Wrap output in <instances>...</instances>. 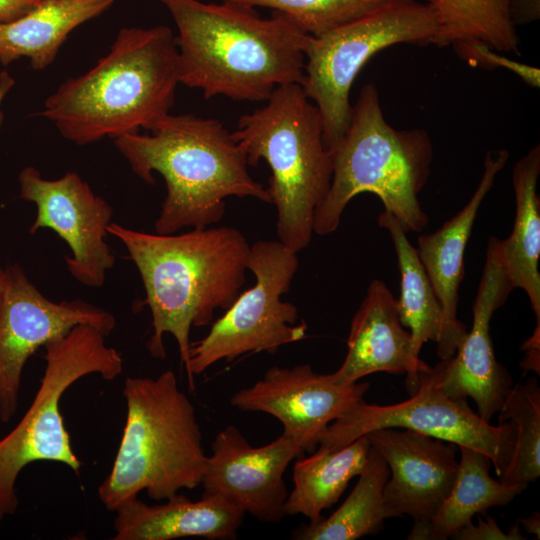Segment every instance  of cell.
<instances>
[{"label":"cell","instance_id":"5","mask_svg":"<svg viewBox=\"0 0 540 540\" xmlns=\"http://www.w3.org/2000/svg\"><path fill=\"white\" fill-rule=\"evenodd\" d=\"M123 396L127 414L121 441L97 490L106 509L115 512L141 491L161 501L200 486L207 455L195 407L175 373L127 377Z\"/></svg>","mask_w":540,"mask_h":540},{"label":"cell","instance_id":"34","mask_svg":"<svg viewBox=\"0 0 540 540\" xmlns=\"http://www.w3.org/2000/svg\"><path fill=\"white\" fill-rule=\"evenodd\" d=\"M539 339L540 325H536L533 335L524 343L527 356L521 363L525 371H534L539 375Z\"/></svg>","mask_w":540,"mask_h":540},{"label":"cell","instance_id":"13","mask_svg":"<svg viewBox=\"0 0 540 540\" xmlns=\"http://www.w3.org/2000/svg\"><path fill=\"white\" fill-rule=\"evenodd\" d=\"M20 197L36 205L29 232L49 228L71 249L65 257L68 272L81 284L99 288L116 258L105 241L113 209L76 172L46 179L33 166L18 175Z\"/></svg>","mask_w":540,"mask_h":540},{"label":"cell","instance_id":"10","mask_svg":"<svg viewBox=\"0 0 540 540\" xmlns=\"http://www.w3.org/2000/svg\"><path fill=\"white\" fill-rule=\"evenodd\" d=\"M298 266L297 253L278 240L250 245L246 267L255 283L211 323L205 337L191 343L185 369L192 389L193 376L220 360L230 362L247 353H275L281 346L306 337L307 323L296 325L297 307L281 299L289 291Z\"/></svg>","mask_w":540,"mask_h":540},{"label":"cell","instance_id":"6","mask_svg":"<svg viewBox=\"0 0 540 540\" xmlns=\"http://www.w3.org/2000/svg\"><path fill=\"white\" fill-rule=\"evenodd\" d=\"M332 152L328 194L314 219V233L339 227L348 203L358 194H375L405 232L428 224L418 196L430 174L432 141L423 129L397 130L385 119L375 84H365L352 106L348 127Z\"/></svg>","mask_w":540,"mask_h":540},{"label":"cell","instance_id":"36","mask_svg":"<svg viewBox=\"0 0 540 540\" xmlns=\"http://www.w3.org/2000/svg\"><path fill=\"white\" fill-rule=\"evenodd\" d=\"M13 85L14 79L12 76L7 71H2L0 73V127L3 121V113L1 109L2 102Z\"/></svg>","mask_w":540,"mask_h":540},{"label":"cell","instance_id":"17","mask_svg":"<svg viewBox=\"0 0 540 540\" xmlns=\"http://www.w3.org/2000/svg\"><path fill=\"white\" fill-rule=\"evenodd\" d=\"M386 461L391 477L383 488L390 517L409 515L428 521L448 495L456 477L458 446L404 428H381L365 435Z\"/></svg>","mask_w":540,"mask_h":540},{"label":"cell","instance_id":"19","mask_svg":"<svg viewBox=\"0 0 540 540\" xmlns=\"http://www.w3.org/2000/svg\"><path fill=\"white\" fill-rule=\"evenodd\" d=\"M508 158L506 149L487 151L483 175L468 203L438 230L418 239V256L442 308L441 331L436 341L440 360L451 358L467 333L466 326L457 318L465 249L482 201Z\"/></svg>","mask_w":540,"mask_h":540},{"label":"cell","instance_id":"32","mask_svg":"<svg viewBox=\"0 0 540 540\" xmlns=\"http://www.w3.org/2000/svg\"><path fill=\"white\" fill-rule=\"evenodd\" d=\"M509 10L515 26L531 23L540 17V0H510Z\"/></svg>","mask_w":540,"mask_h":540},{"label":"cell","instance_id":"20","mask_svg":"<svg viewBox=\"0 0 540 540\" xmlns=\"http://www.w3.org/2000/svg\"><path fill=\"white\" fill-rule=\"evenodd\" d=\"M115 513V540H230L237 537L245 516L239 507L224 499L202 496L192 501L179 493L154 505L136 497Z\"/></svg>","mask_w":540,"mask_h":540},{"label":"cell","instance_id":"12","mask_svg":"<svg viewBox=\"0 0 540 540\" xmlns=\"http://www.w3.org/2000/svg\"><path fill=\"white\" fill-rule=\"evenodd\" d=\"M5 272L0 304L2 423H8L15 415L24 366L40 347L79 324L91 325L105 336L116 327L113 314L85 300H49L18 264L7 266Z\"/></svg>","mask_w":540,"mask_h":540},{"label":"cell","instance_id":"35","mask_svg":"<svg viewBox=\"0 0 540 540\" xmlns=\"http://www.w3.org/2000/svg\"><path fill=\"white\" fill-rule=\"evenodd\" d=\"M520 523L528 534L535 535L537 539L540 537V514L538 511L533 512L526 518H521Z\"/></svg>","mask_w":540,"mask_h":540},{"label":"cell","instance_id":"38","mask_svg":"<svg viewBox=\"0 0 540 540\" xmlns=\"http://www.w3.org/2000/svg\"><path fill=\"white\" fill-rule=\"evenodd\" d=\"M390 1H417V0H390Z\"/></svg>","mask_w":540,"mask_h":540},{"label":"cell","instance_id":"24","mask_svg":"<svg viewBox=\"0 0 540 540\" xmlns=\"http://www.w3.org/2000/svg\"><path fill=\"white\" fill-rule=\"evenodd\" d=\"M370 442L360 436L333 451L315 450L310 456L296 458L293 488L285 504L287 515L301 514L317 521L322 512L335 504L352 478L362 471Z\"/></svg>","mask_w":540,"mask_h":540},{"label":"cell","instance_id":"27","mask_svg":"<svg viewBox=\"0 0 540 540\" xmlns=\"http://www.w3.org/2000/svg\"><path fill=\"white\" fill-rule=\"evenodd\" d=\"M510 0H428L436 31L434 45L478 42L498 52L520 55V39L509 10Z\"/></svg>","mask_w":540,"mask_h":540},{"label":"cell","instance_id":"3","mask_svg":"<svg viewBox=\"0 0 540 540\" xmlns=\"http://www.w3.org/2000/svg\"><path fill=\"white\" fill-rule=\"evenodd\" d=\"M179 83L172 30L124 27L91 69L67 79L45 100L41 115L77 145L150 131L170 113Z\"/></svg>","mask_w":540,"mask_h":540},{"label":"cell","instance_id":"21","mask_svg":"<svg viewBox=\"0 0 540 540\" xmlns=\"http://www.w3.org/2000/svg\"><path fill=\"white\" fill-rule=\"evenodd\" d=\"M116 0H41L17 19L0 22V63L28 58L34 70L51 65L69 34Z\"/></svg>","mask_w":540,"mask_h":540},{"label":"cell","instance_id":"37","mask_svg":"<svg viewBox=\"0 0 540 540\" xmlns=\"http://www.w3.org/2000/svg\"><path fill=\"white\" fill-rule=\"evenodd\" d=\"M5 276H6L5 269L0 266V304H1L2 294L4 290V285H5Z\"/></svg>","mask_w":540,"mask_h":540},{"label":"cell","instance_id":"29","mask_svg":"<svg viewBox=\"0 0 540 540\" xmlns=\"http://www.w3.org/2000/svg\"><path fill=\"white\" fill-rule=\"evenodd\" d=\"M266 7L283 15L312 37L323 35L360 18L390 0H220Z\"/></svg>","mask_w":540,"mask_h":540},{"label":"cell","instance_id":"2","mask_svg":"<svg viewBox=\"0 0 540 540\" xmlns=\"http://www.w3.org/2000/svg\"><path fill=\"white\" fill-rule=\"evenodd\" d=\"M107 233L124 245L141 276L152 316L148 352L164 359L163 337L171 334L186 367L191 328L211 325L216 310H226L241 293L250 250L246 237L229 226L158 234L116 222Z\"/></svg>","mask_w":540,"mask_h":540},{"label":"cell","instance_id":"14","mask_svg":"<svg viewBox=\"0 0 540 540\" xmlns=\"http://www.w3.org/2000/svg\"><path fill=\"white\" fill-rule=\"evenodd\" d=\"M498 240L488 239L485 265L472 306L471 330L451 358L441 360L428 371L446 395L471 397L478 415L486 422L499 412L513 386L512 377L496 360L490 336L493 313L514 289L500 258Z\"/></svg>","mask_w":540,"mask_h":540},{"label":"cell","instance_id":"4","mask_svg":"<svg viewBox=\"0 0 540 540\" xmlns=\"http://www.w3.org/2000/svg\"><path fill=\"white\" fill-rule=\"evenodd\" d=\"M113 141L144 182L154 183L153 172L165 181L155 233L209 227L223 218L230 196L271 203L267 188L249 173L245 152L217 119L169 113L149 133Z\"/></svg>","mask_w":540,"mask_h":540},{"label":"cell","instance_id":"16","mask_svg":"<svg viewBox=\"0 0 540 540\" xmlns=\"http://www.w3.org/2000/svg\"><path fill=\"white\" fill-rule=\"evenodd\" d=\"M369 383H335L308 364L270 367L249 387L236 391L230 404L241 411L263 412L278 419L300 450L313 453L324 430L364 400Z\"/></svg>","mask_w":540,"mask_h":540},{"label":"cell","instance_id":"15","mask_svg":"<svg viewBox=\"0 0 540 540\" xmlns=\"http://www.w3.org/2000/svg\"><path fill=\"white\" fill-rule=\"evenodd\" d=\"M304 455L285 432L271 443L253 447L236 426L228 424L212 441L202 496L224 499L259 521L279 522L287 516L283 475L291 461Z\"/></svg>","mask_w":540,"mask_h":540},{"label":"cell","instance_id":"9","mask_svg":"<svg viewBox=\"0 0 540 540\" xmlns=\"http://www.w3.org/2000/svg\"><path fill=\"white\" fill-rule=\"evenodd\" d=\"M435 31L434 16L427 5L388 1L360 18L311 37L301 86L321 114L324 143L330 151L348 127L350 90L368 60L395 44H432Z\"/></svg>","mask_w":540,"mask_h":540},{"label":"cell","instance_id":"26","mask_svg":"<svg viewBox=\"0 0 540 540\" xmlns=\"http://www.w3.org/2000/svg\"><path fill=\"white\" fill-rule=\"evenodd\" d=\"M378 224L387 229L394 244L401 275L399 319L409 328L413 353L419 357L422 346L428 341L436 342L439 337L442 308L417 250L398 220L384 210Z\"/></svg>","mask_w":540,"mask_h":540},{"label":"cell","instance_id":"25","mask_svg":"<svg viewBox=\"0 0 540 540\" xmlns=\"http://www.w3.org/2000/svg\"><path fill=\"white\" fill-rule=\"evenodd\" d=\"M358 481L345 501L329 517L302 524L292 533L298 540H355L375 534L390 515L383 488L390 476L383 457L370 445Z\"/></svg>","mask_w":540,"mask_h":540},{"label":"cell","instance_id":"22","mask_svg":"<svg viewBox=\"0 0 540 540\" xmlns=\"http://www.w3.org/2000/svg\"><path fill=\"white\" fill-rule=\"evenodd\" d=\"M540 146L532 147L514 165L512 185L516 212L509 237L498 240L502 264L513 288L528 296L537 325H540Z\"/></svg>","mask_w":540,"mask_h":540},{"label":"cell","instance_id":"8","mask_svg":"<svg viewBox=\"0 0 540 540\" xmlns=\"http://www.w3.org/2000/svg\"><path fill=\"white\" fill-rule=\"evenodd\" d=\"M106 337L91 325L79 324L44 346L46 366L34 398L0 439V522L18 508L16 481L27 465L57 462L78 473L82 462L72 449L60 402L66 390L87 375L110 381L121 374L122 356L106 344Z\"/></svg>","mask_w":540,"mask_h":540},{"label":"cell","instance_id":"23","mask_svg":"<svg viewBox=\"0 0 540 540\" xmlns=\"http://www.w3.org/2000/svg\"><path fill=\"white\" fill-rule=\"evenodd\" d=\"M461 457L453 485L435 514L415 522L409 540H444L471 522L474 515L511 502L527 486L506 485L490 476L492 462L484 453L458 447Z\"/></svg>","mask_w":540,"mask_h":540},{"label":"cell","instance_id":"18","mask_svg":"<svg viewBox=\"0 0 540 540\" xmlns=\"http://www.w3.org/2000/svg\"><path fill=\"white\" fill-rule=\"evenodd\" d=\"M430 368L412 350L410 332L401 324L397 299L387 285L373 279L351 321L347 354L332 380L351 385L376 373L406 374L412 395L419 385V373Z\"/></svg>","mask_w":540,"mask_h":540},{"label":"cell","instance_id":"1","mask_svg":"<svg viewBox=\"0 0 540 540\" xmlns=\"http://www.w3.org/2000/svg\"><path fill=\"white\" fill-rule=\"evenodd\" d=\"M157 1L177 27L180 83L204 98L267 101L278 86L302 85L312 36L283 15L262 18L254 7L227 1Z\"/></svg>","mask_w":540,"mask_h":540},{"label":"cell","instance_id":"11","mask_svg":"<svg viewBox=\"0 0 540 540\" xmlns=\"http://www.w3.org/2000/svg\"><path fill=\"white\" fill-rule=\"evenodd\" d=\"M429 369L419 373L418 388L408 400L392 405L362 400L351 407L328 425L316 450L340 449L381 428H404L484 453L499 477L513 451L515 423L508 420L491 425L482 420L467 398L446 395L428 374Z\"/></svg>","mask_w":540,"mask_h":540},{"label":"cell","instance_id":"7","mask_svg":"<svg viewBox=\"0 0 540 540\" xmlns=\"http://www.w3.org/2000/svg\"><path fill=\"white\" fill-rule=\"evenodd\" d=\"M231 134L249 166L267 162L277 240L298 254L312 240L315 214L332 179V152L324 143L317 106L300 84H284L262 108L242 115Z\"/></svg>","mask_w":540,"mask_h":540},{"label":"cell","instance_id":"33","mask_svg":"<svg viewBox=\"0 0 540 540\" xmlns=\"http://www.w3.org/2000/svg\"><path fill=\"white\" fill-rule=\"evenodd\" d=\"M41 0H0V22H7L26 14Z\"/></svg>","mask_w":540,"mask_h":540},{"label":"cell","instance_id":"31","mask_svg":"<svg viewBox=\"0 0 540 540\" xmlns=\"http://www.w3.org/2000/svg\"><path fill=\"white\" fill-rule=\"evenodd\" d=\"M454 540H523L518 523L513 524L508 532H504L497 522L491 517L486 519L478 516V523L471 522L453 532L450 537Z\"/></svg>","mask_w":540,"mask_h":540},{"label":"cell","instance_id":"28","mask_svg":"<svg viewBox=\"0 0 540 540\" xmlns=\"http://www.w3.org/2000/svg\"><path fill=\"white\" fill-rule=\"evenodd\" d=\"M511 420L516 436L510 460L499 476L506 485H525L540 475V387L536 378L512 386L499 410L498 423Z\"/></svg>","mask_w":540,"mask_h":540},{"label":"cell","instance_id":"30","mask_svg":"<svg viewBox=\"0 0 540 540\" xmlns=\"http://www.w3.org/2000/svg\"><path fill=\"white\" fill-rule=\"evenodd\" d=\"M456 53L470 65L484 68H503L517 75L533 88L540 86V70L535 66L513 60L489 46L478 42H458L452 45Z\"/></svg>","mask_w":540,"mask_h":540}]
</instances>
